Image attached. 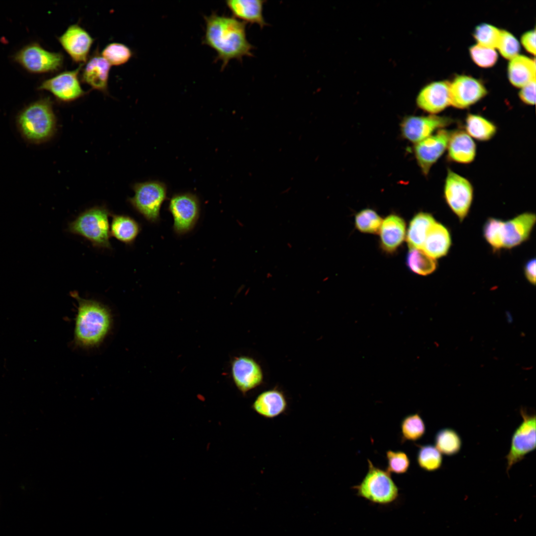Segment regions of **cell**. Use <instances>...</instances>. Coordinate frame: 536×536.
Instances as JSON below:
<instances>
[{
  "instance_id": "1",
  "label": "cell",
  "mask_w": 536,
  "mask_h": 536,
  "mask_svg": "<svg viewBox=\"0 0 536 536\" xmlns=\"http://www.w3.org/2000/svg\"><path fill=\"white\" fill-rule=\"evenodd\" d=\"M203 43L214 50L224 69L232 60L253 56V46L247 38L246 24L234 17L212 13L204 17Z\"/></svg>"
},
{
  "instance_id": "2",
  "label": "cell",
  "mask_w": 536,
  "mask_h": 536,
  "mask_svg": "<svg viewBox=\"0 0 536 536\" xmlns=\"http://www.w3.org/2000/svg\"><path fill=\"white\" fill-rule=\"evenodd\" d=\"M71 296L77 302L75 319L74 341L82 348H92L101 344L109 333L112 326L110 309L102 303L82 298L76 292Z\"/></svg>"
},
{
  "instance_id": "3",
  "label": "cell",
  "mask_w": 536,
  "mask_h": 536,
  "mask_svg": "<svg viewBox=\"0 0 536 536\" xmlns=\"http://www.w3.org/2000/svg\"><path fill=\"white\" fill-rule=\"evenodd\" d=\"M16 122L21 136L27 142L39 144L48 141L56 129L50 98L40 99L28 104L19 112Z\"/></svg>"
},
{
  "instance_id": "4",
  "label": "cell",
  "mask_w": 536,
  "mask_h": 536,
  "mask_svg": "<svg viewBox=\"0 0 536 536\" xmlns=\"http://www.w3.org/2000/svg\"><path fill=\"white\" fill-rule=\"evenodd\" d=\"M107 207L96 206L85 210L68 225L70 233L89 241L93 246L111 250L110 229Z\"/></svg>"
},
{
  "instance_id": "5",
  "label": "cell",
  "mask_w": 536,
  "mask_h": 536,
  "mask_svg": "<svg viewBox=\"0 0 536 536\" xmlns=\"http://www.w3.org/2000/svg\"><path fill=\"white\" fill-rule=\"evenodd\" d=\"M368 469L360 483L353 487L357 495L369 502L389 505L399 497V488L387 470L380 469L367 459Z\"/></svg>"
},
{
  "instance_id": "6",
  "label": "cell",
  "mask_w": 536,
  "mask_h": 536,
  "mask_svg": "<svg viewBox=\"0 0 536 536\" xmlns=\"http://www.w3.org/2000/svg\"><path fill=\"white\" fill-rule=\"evenodd\" d=\"M134 196L128 201L139 214L151 223L160 220V209L167 199V188L161 181L152 180L134 184Z\"/></svg>"
},
{
  "instance_id": "7",
  "label": "cell",
  "mask_w": 536,
  "mask_h": 536,
  "mask_svg": "<svg viewBox=\"0 0 536 536\" xmlns=\"http://www.w3.org/2000/svg\"><path fill=\"white\" fill-rule=\"evenodd\" d=\"M12 60L30 73H45L61 69L64 58L61 52L48 51L39 43L32 42L17 51Z\"/></svg>"
},
{
  "instance_id": "8",
  "label": "cell",
  "mask_w": 536,
  "mask_h": 536,
  "mask_svg": "<svg viewBox=\"0 0 536 536\" xmlns=\"http://www.w3.org/2000/svg\"><path fill=\"white\" fill-rule=\"evenodd\" d=\"M168 210L173 219V230L183 236L195 227L201 214V203L198 196L192 193L174 194L170 198Z\"/></svg>"
},
{
  "instance_id": "9",
  "label": "cell",
  "mask_w": 536,
  "mask_h": 536,
  "mask_svg": "<svg viewBox=\"0 0 536 536\" xmlns=\"http://www.w3.org/2000/svg\"><path fill=\"white\" fill-rule=\"evenodd\" d=\"M443 193L448 206L459 220L463 221L468 215L473 201L474 190L471 182L448 168Z\"/></svg>"
},
{
  "instance_id": "10",
  "label": "cell",
  "mask_w": 536,
  "mask_h": 536,
  "mask_svg": "<svg viewBox=\"0 0 536 536\" xmlns=\"http://www.w3.org/2000/svg\"><path fill=\"white\" fill-rule=\"evenodd\" d=\"M520 414L523 421L513 432L510 450L505 457L507 473L515 464L536 449V415L523 407Z\"/></svg>"
},
{
  "instance_id": "11",
  "label": "cell",
  "mask_w": 536,
  "mask_h": 536,
  "mask_svg": "<svg viewBox=\"0 0 536 536\" xmlns=\"http://www.w3.org/2000/svg\"><path fill=\"white\" fill-rule=\"evenodd\" d=\"M82 64L76 69L62 72L42 81L38 89L50 92L58 100L63 102L74 101L87 92L80 84L79 74Z\"/></svg>"
},
{
  "instance_id": "12",
  "label": "cell",
  "mask_w": 536,
  "mask_h": 536,
  "mask_svg": "<svg viewBox=\"0 0 536 536\" xmlns=\"http://www.w3.org/2000/svg\"><path fill=\"white\" fill-rule=\"evenodd\" d=\"M453 123V119L446 116L436 115L408 116L401 123V132L404 138L415 144Z\"/></svg>"
},
{
  "instance_id": "13",
  "label": "cell",
  "mask_w": 536,
  "mask_h": 536,
  "mask_svg": "<svg viewBox=\"0 0 536 536\" xmlns=\"http://www.w3.org/2000/svg\"><path fill=\"white\" fill-rule=\"evenodd\" d=\"M451 131L442 129L415 143L413 153L422 173L427 176L433 165L446 151Z\"/></svg>"
},
{
  "instance_id": "14",
  "label": "cell",
  "mask_w": 536,
  "mask_h": 536,
  "mask_svg": "<svg viewBox=\"0 0 536 536\" xmlns=\"http://www.w3.org/2000/svg\"><path fill=\"white\" fill-rule=\"evenodd\" d=\"M487 94L484 84L471 76L456 75L450 82L451 106L464 109L482 99Z\"/></svg>"
},
{
  "instance_id": "15",
  "label": "cell",
  "mask_w": 536,
  "mask_h": 536,
  "mask_svg": "<svg viewBox=\"0 0 536 536\" xmlns=\"http://www.w3.org/2000/svg\"><path fill=\"white\" fill-rule=\"evenodd\" d=\"M231 371L236 387L243 395L263 382V370L252 357L243 355L234 357L231 363Z\"/></svg>"
},
{
  "instance_id": "16",
  "label": "cell",
  "mask_w": 536,
  "mask_h": 536,
  "mask_svg": "<svg viewBox=\"0 0 536 536\" xmlns=\"http://www.w3.org/2000/svg\"><path fill=\"white\" fill-rule=\"evenodd\" d=\"M64 50L71 60L80 65L86 62L94 39L78 24L69 26L58 38Z\"/></svg>"
},
{
  "instance_id": "17",
  "label": "cell",
  "mask_w": 536,
  "mask_h": 536,
  "mask_svg": "<svg viewBox=\"0 0 536 536\" xmlns=\"http://www.w3.org/2000/svg\"><path fill=\"white\" fill-rule=\"evenodd\" d=\"M416 103L418 108L436 115L451 106L450 82L439 80L426 84L417 94Z\"/></svg>"
},
{
  "instance_id": "18",
  "label": "cell",
  "mask_w": 536,
  "mask_h": 536,
  "mask_svg": "<svg viewBox=\"0 0 536 536\" xmlns=\"http://www.w3.org/2000/svg\"><path fill=\"white\" fill-rule=\"evenodd\" d=\"M536 220L535 213L526 212L504 221L502 231L503 248L511 249L526 241L530 237Z\"/></svg>"
},
{
  "instance_id": "19",
  "label": "cell",
  "mask_w": 536,
  "mask_h": 536,
  "mask_svg": "<svg viewBox=\"0 0 536 536\" xmlns=\"http://www.w3.org/2000/svg\"><path fill=\"white\" fill-rule=\"evenodd\" d=\"M446 151L448 161L468 164L475 158L476 145L465 131L457 130L451 131Z\"/></svg>"
},
{
  "instance_id": "20",
  "label": "cell",
  "mask_w": 536,
  "mask_h": 536,
  "mask_svg": "<svg viewBox=\"0 0 536 536\" xmlns=\"http://www.w3.org/2000/svg\"><path fill=\"white\" fill-rule=\"evenodd\" d=\"M110 68L109 62L96 51L83 67L81 81L93 89L106 93Z\"/></svg>"
},
{
  "instance_id": "21",
  "label": "cell",
  "mask_w": 536,
  "mask_h": 536,
  "mask_svg": "<svg viewBox=\"0 0 536 536\" xmlns=\"http://www.w3.org/2000/svg\"><path fill=\"white\" fill-rule=\"evenodd\" d=\"M379 232L382 249L392 254L402 245L406 235V224L400 216L391 214L383 220Z\"/></svg>"
},
{
  "instance_id": "22",
  "label": "cell",
  "mask_w": 536,
  "mask_h": 536,
  "mask_svg": "<svg viewBox=\"0 0 536 536\" xmlns=\"http://www.w3.org/2000/svg\"><path fill=\"white\" fill-rule=\"evenodd\" d=\"M251 408L261 416L273 419L286 412L288 402L281 390L273 388L261 393L255 399Z\"/></svg>"
},
{
  "instance_id": "23",
  "label": "cell",
  "mask_w": 536,
  "mask_h": 536,
  "mask_svg": "<svg viewBox=\"0 0 536 536\" xmlns=\"http://www.w3.org/2000/svg\"><path fill=\"white\" fill-rule=\"evenodd\" d=\"M265 0H229L226 4L233 17L245 23L255 24L260 28L267 25L263 15Z\"/></svg>"
},
{
  "instance_id": "24",
  "label": "cell",
  "mask_w": 536,
  "mask_h": 536,
  "mask_svg": "<svg viewBox=\"0 0 536 536\" xmlns=\"http://www.w3.org/2000/svg\"><path fill=\"white\" fill-rule=\"evenodd\" d=\"M451 244L449 229L443 224L436 221L429 230L422 249L436 260L447 255Z\"/></svg>"
},
{
  "instance_id": "25",
  "label": "cell",
  "mask_w": 536,
  "mask_h": 536,
  "mask_svg": "<svg viewBox=\"0 0 536 536\" xmlns=\"http://www.w3.org/2000/svg\"><path fill=\"white\" fill-rule=\"evenodd\" d=\"M507 67L508 79L514 86L521 88L536 80V61L518 54L509 60Z\"/></svg>"
},
{
  "instance_id": "26",
  "label": "cell",
  "mask_w": 536,
  "mask_h": 536,
  "mask_svg": "<svg viewBox=\"0 0 536 536\" xmlns=\"http://www.w3.org/2000/svg\"><path fill=\"white\" fill-rule=\"evenodd\" d=\"M436 222L433 216L426 212L415 214L410 220L406 233V239L410 249H421L427 233Z\"/></svg>"
},
{
  "instance_id": "27",
  "label": "cell",
  "mask_w": 536,
  "mask_h": 536,
  "mask_svg": "<svg viewBox=\"0 0 536 536\" xmlns=\"http://www.w3.org/2000/svg\"><path fill=\"white\" fill-rule=\"evenodd\" d=\"M112 217L111 235L126 245L132 244L141 231L140 224L127 215L113 214Z\"/></svg>"
},
{
  "instance_id": "28",
  "label": "cell",
  "mask_w": 536,
  "mask_h": 536,
  "mask_svg": "<svg viewBox=\"0 0 536 536\" xmlns=\"http://www.w3.org/2000/svg\"><path fill=\"white\" fill-rule=\"evenodd\" d=\"M465 128V131L472 138L481 141L491 139L497 132V127L492 122L481 115L472 113L466 116Z\"/></svg>"
},
{
  "instance_id": "29",
  "label": "cell",
  "mask_w": 536,
  "mask_h": 536,
  "mask_svg": "<svg viewBox=\"0 0 536 536\" xmlns=\"http://www.w3.org/2000/svg\"><path fill=\"white\" fill-rule=\"evenodd\" d=\"M406 263L411 271L424 276L433 273L437 267L435 259L417 249L409 250L406 256Z\"/></svg>"
},
{
  "instance_id": "30",
  "label": "cell",
  "mask_w": 536,
  "mask_h": 536,
  "mask_svg": "<svg viewBox=\"0 0 536 536\" xmlns=\"http://www.w3.org/2000/svg\"><path fill=\"white\" fill-rule=\"evenodd\" d=\"M434 442L440 452L447 456L458 453L462 446V440L459 434L450 428L439 430L435 436Z\"/></svg>"
},
{
  "instance_id": "31",
  "label": "cell",
  "mask_w": 536,
  "mask_h": 536,
  "mask_svg": "<svg viewBox=\"0 0 536 536\" xmlns=\"http://www.w3.org/2000/svg\"><path fill=\"white\" fill-rule=\"evenodd\" d=\"M402 441H415L425 433V424L420 414L416 412L404 417L401 422Z\"/></svg>"
},
{
  "instance_id": "32",
  "label": "cell",
  "mask_w": 536,
  "mask_h": 536,
  "mask_svg": "<svg viewBox=\"0 0 536 536\" xmlns=\"http://www.w3.org/2000/svg\"><path fill=\"white\" fill-rule=\"evenodd\" d=\"M417 446L416 460L421 469L427 471H434L441 467L442 455L435 446L431 444Z\"/></svg>"
},
{
  "instance_id": "33",
  "label": "cell",
  "mask_w": 536,
  "mask_h": 536,
  "mask_svg": "<svg viewBox=\"0 0 536 536\" xmlns=\"http://www.w3.org/2000/svg\"><path fill=\"white\" fill-rule=\"evenodd\" d=\"M383 219L373 209L365 208L357 212L354 222L356 229L361 232L376 234L379 232Z\"/></svg>"
},
{
  "instance_id": "34",
  "label": "cell",
  "mask_w": 536,
  "mask_h": 536,
  "mask_svg": "<svg viewBox=\"0 0 536 536\" xmlns=\"http://www.w3.org/2000/svg\"><path fill=\"white\" fill-rule=\"evenodd\" d=\"M132 50L127 45L117 42L106 45L101 56L113 66H120L127 63L133 56Z\"/></svg>"
},
{
  "instance_id": "35",
  "label": "cell",
  "mask_w": 536,
  "mask_h": 536,
  "mask_svg": "<svg viewBox=\"0 0 536 536\" xmlns=\"http://www.w3.org/2000/svg\"><path fill=\"white\" fill-rule=\"evenodd\" d=\"M504 221L497 218L489 217L483 227V235L488 244L494 251L503 248L502 227Z\"/></svg>"
},
{
  "instance_id": "36",
  "label": "cell",
  "mask_w": 536,
  "mask_h": 536,
  "mask_svg": "<svg viewBox=\"0 0 536 536\" xmlns=\"http://www.w3.org/2000/svg\"><path fill=\"white\" fill-rule=\"evenodd\" d=\"M501 29L488 23L477 25L474 28L473 36L480 45L495 49L496 47Z\"/></svg>"
},
{
  "instance_id": "37",
  "label": "cell",
  "mask_w": 536,
  "mask_h": 536,
  "mask_svg": "<svg viewBox=\"0 0 536 536\" xmlns=\"http://www.w3.org/2000/svg\"><path fill=\"white\" fill-rule=\"evenodd\" d=\"M469 54L473 62L482 67H491L498 60V54L495 49L478 44L469 47Z\"/></svg>"
},
{
  "instance_id": "38",
  "label": "cell",
  "mask_w": 536,
  "mask_h": 536,
  "mask_svg": "<svg viewBox=\"0 0 536 536\" xmlns=\"http://www.w3.org/2000/svg\"><path fill=\"white\" fill-rule=\"evenodd\" d=\"M496 48L502 56L510 60L519 54L520 46L518 40L512 33L506 30L501 29Z\"/></svg>"
},
{
  "instance_id": "39",
  "label": "cell",
  "mask_w": 536,
  "mask_h": 536,
  "mask_svg": "<svg viewBox=\"0 0 536 536\" xmlns=\"http://www.w3.org/2000/svg\"><path fill=\"white\" fill-rule=\"evenodd\" d=\"M387 461V470L396 474L405 473L410 466V460L407 454L401 451L388 450L386 453Z\"/></svg>"
},
{
  "instance_id": "40",
  "label": "cell",
  "mask_w": 536,
  "mask_h": 536,
  "mask_svg": "<svg viewBox=\"0 0 536 536\" xmlns=\"http://www.w3.org/2000/svg\"><path fill=\"white\" fill-rule=\"evenodd\" d=\"M518 94L521 100L525 104L534 105L536 100V80L521 87Z\"/></svg>"
},
{
  "instance_id": "41",
  "label": "cell",
  "mask_w": 536,
  "mask_h": 536,
  "mask_svg": "<svg viewBox=\"0 0 536 536\" xmlns=\"http://www.w3.org/2000/svg\"><path fill=\"white\" fill-rule=\"evenodd\" d=\"M521 42L528 52L535 56L536 54L535 28L524 32L521 36Z\"/></svg>"
},
{
  "instance_id": "42",
  "label": "cell",
  "mask_w": 536,
  "mask_h": 536,
  "mask_svg": "<svg viewBox=\"0 0 536 536\" xmlns=\"http://www.w3.org/2000/svg\"><path fill=\"white\" fill-rule=\"evenodd\" d=\"M524 274L528 281L534 285L536 284V259L529 260L524 266Z\"/></svg>"
}]
</instances>
